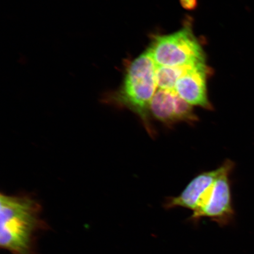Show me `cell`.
<instances>
[{
    "label": "cell",
    "mask_w": 254,
    "mask_h": 254,
    "mask_svg": "<svg viewBox=\"0 0 254 254\" xmlns=\"http://www.w3.org/2000/svg\"><path fill=\"white\" fill-rule=\"evenodd\" d=\"M155 64L149 49L127 65L123 84L104 95V103L132 111L139 117L151 136L155 131L151 123L150 104L157 87Z\"/></svg>",
    "instance_id": "2"
},
{
    "label": "cell",
    "mask_w": 254,
    "mask_h": 254,
    "mask_svg": "<svg viewBox=\"0 0 254 254\" xmlns=\"http://www.w3.org/2000/svg\"><path fill=\"white\" fill-rule=\"evenodd\" d=\"M176 96L175 91L163 89L156 91L150 104L151 117L168 127L179 123L176 113Z\"/></svg>",
    "instance_id": "7"
},
{
    "label": "cell",
    "mask_w": 254,
    "mask_h": 254,
    "mask_svg": "<svg viewBox=\"0 0 254 254\" xmlns=\"http://www.w3.org/2000/svg\"><path fill=\"white\" fill-rule=\"evenodd\" d=\"M208 73V67L205 63L187 66L186 71L177 81L175 91L191 106L212 110L206 88Z\"/></svg>",
    "instance_id": "6"
},
{
    "label": "cell",
    "mask_w": 254,
    "mask_h": 254,
    "mask_svg": "<svg viewBox=\"0 0 254 254\" xmlns=\"http://www.w3.org/2000/svg\"><path fill=\"white\" fill-rule=\"evenodd\" d=\"M187 66H167L157 65L155 78L157 87L163 90L175 91V87Z\"/></svg>",
    "instance_id": "8"
},
{
    "label": "cell",
    "mask_w": 254,
    "mask_h": 254,
    "mask_svg": "<svg viewBox=\"0 0 254 254\" xmlns=\"http://www.w3.org/2000/svg\"><path fill=\"white\" fill-rule=\"evenodd\" d=\"M149 50L158 66H184L205 63L202 47L189 26L172 34L155 37Z\"/></svg>",
    "instance_id": "3"
},
{
    "label": "cell",
    "mask_w": 254,
    "mask_h": 254,
    "mask_svg": "<svg viewBox=\"0 0 254 254\" xmlns=\"http://www.w3.org/2000/svg\"><path fill=\"white\" fill-rule=\"evenodd\" d=\"M41 207L26 195H1L0 246L11 254H36L38 235L47 229Z\"/></svg>",
    "instance_id": "1"
},
{
    "label": "cell",
    "mask_w": 254,
    "mask_h": 254,
    "mask_svg": "<svg viewBox=\"0 0 254 254\" xmlns=\"http://www.w3.org/2000/svg\"><path fill=\"white\" fill-rule=\"evenodd\" d=\"M180 2L187 10H193L198 5V0H180Z\"/></svg>",
    "instance_id": "9"
},
{
    "label": "cell",
    "mask_w": 254,
    "mask_h": 254,
    "mask_svg": "<svg viewBox=\"0 0 254 254\" xmlns=\"http://www.w3.org/2000/svg\"><path fill=\"white\" fill-rule=\"evenodd\" d=\"M230 160L225 161L214 170L199 174L193 179L179 196L168 198L165 208L182 207L190 209L194 213L204 204L218 178L224 172Z\"/></svg>",
    "instance_id": "5"
},
{
    "label": "cell",
    "mask_w": 254,
    "mask_h": 254,
    "mask_svg": "<svg viewBox=\"0 0 254 254\" xmlns=\"http://www.w3.org/2000/svg\"><path fill=\"white\" fill-rule=\"evenodd\" d=\"M235 164L230 160L226 169L214 183L202 207L191 215L190 220L197 222L202 218H210L221 227L226 226L234 220L235 211L232 201L230 174Z\"/></svg>",
    "instance_id": "4"
}]
</instances>
